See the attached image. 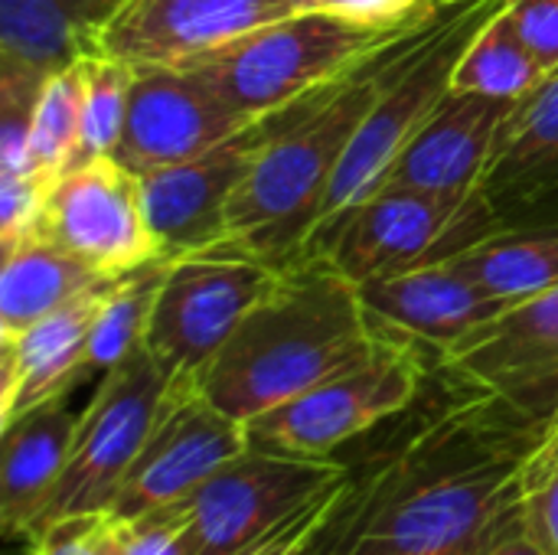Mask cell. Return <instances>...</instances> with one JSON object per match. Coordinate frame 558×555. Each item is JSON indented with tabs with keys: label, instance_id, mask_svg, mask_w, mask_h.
Listing matches in <instances>:
<instances>
[{
	"label": "cell",
	"instance_id": "obj_1",
	"mask_svg": "<svg viewBox=\"0 0 558 555\" xmlns=\"http://www.w3.org/2000/svg\"><path fill=\"white\" fill-rule=\"evenodd\" d=\"M438 373L445 399L422 393L392 445L347 461L311 555H474L523 530L520 464L546 425Z\"/></svg>",
	"mask_w": 558,
	"mask_h": 555
},
{
	"label": "cell",
	"instance_id": "obj_2",
	"mask_svg": "<svg viewBox=\"0 0 558 555\" xmlns=\"http://www.w3.org/2000/svg\"><path fill=\"white\" fill-rule=\"evenodd\" d=\"M445 7L291 114V121L258 150L235 190L226 216V242L216 252L248 255L278 272L307 258L320 206L360 124L412 49L432 33Z\"/></svg>",
	"mask_w": 558,
	"mask_h": 555
},
{
	"label": "cell",
	"instance_id": "obj_3",
	"mask_svg": "<svg viewBox=\"0 0 558 555\" xmlns=\"http://www.w3.org/2000/svg\"><path fill=\"white\" fill-rule=\"evenodd\" d=\"M376 340L360 285L311 255L278 275L196 383L222 412L252 422L350 366Z\"/></svg>",
	"mask_w": 558,
	"mask_h": 555
},
{
	"label": "cell",
	"instance_id": "obj_4",
	"mask_svg": "<svg viewBox=\"0 0 558 555\" xmlns=\"http://www.w3.org/2000/svg\"><path fill=\"white\" fill-rule=\"evenodd\" d=\"M428 16L399 29H373L337 13L307 7L235 39L232 46L186 69L199 72L242 114L265 118L307 101L311 95L340 82L383 46L425 23Z\"/></svg>",
	"mask_w": 558,
	"mask_h": 555
},
{
	"label": "cell",
	"instance_id": "obj_5",
	"mask_svg": "<svg viewBox=\"0 0 558 555\" xmlns=\"http://www.w3.org/2000/svg\"><path fill=\"white\" fill-rule=\"evenodd\" d=\"M500 3L504 0H451L432 33L412 49L399 75L389 82V88L379 95V101L360 124L347 157L340 160V170L320 206L307 258L327 245L333 229L360 203L383 190L405 144L415 137L425 118L451 95V79L461 49Z\"/></svg>",
	"mask_w": 558,
	"mask_h": 555
},
{
	"label": "cell",
	"instance_id": "obj_6",
	"mask_svg": "<svg viewBox=\"0 0 558 555\" xmlns=\"http://www.w3.org/2000/svg\"><path fill=\"white\" fill-rule=\"evenodd\" d=\"M432 366L425 347L379 327L369 353L245 422L248 442L291 458H337L343 445L399 419L425 393Z\"/></svg>",
	"mask_w": 558,
	"mask_h": 555
},
{
	"label": "cell",
	"instance_id": "obj_7",
	"mask_svg": "<svg viewBox=\"0 0 558 555\" xmlns=\"http://www.w3.org/2000/svg\"><path fill=\"white\" fill-rule=\"evenodd\" d=\"M507 216L484 190L464 196L386 186L360 203L317 252L350 281L438 265L487 239Z\"/></svg>",
	"mask_w": 558,
	"mask_h": 555
},
{
	"label": "cell",
	"instance_id": "obj_8",
	"mask_svg": "<svg viewBox=\"0 0 558 555\" xmlns=\"http://www.w3.org/2000/svg\"><path fill=\"white\" fill-rule=\"evenodd\" d=\"M340 458H291L248 445L186 500L193 555H242L347 478Z\"/></svg>",
	"mask_w": 558,
	"mask_h": 555
},
{
	"label": "cell",
	"instance_id": "obj_9",
	"mask_svg": "<svg viewBox=\"0 0 558 555\" xmlns=\"http://www.w3.org/2000/svg\"><path fill=\"white\" fill-rule=\"evenodd\" d=\"M278 275V268L235 252H203L167 262L144 347L170 379L199 376L248 311L271 291Z\"/></svg>",
	"mask_w": 558,
	"mask_h": 555
},
{
	"label": "cell",
	"instance_id": "obj_10",
	"mask_svg": "<svg viewBox=\"0 0 558 555\" xmlns=\"http://www.w3.org/2000/svg\"><path fill=\"white\" fill-rule=\"evenodd\" d=\"M167 386L170 376L147 347H137L101 376L92 402L78 412L65 474L36 530L59 517L114 507L118 491L150 435Z\"/></svg>",
	"mask_w": 558,
	"mask_h": 555
},
{
	"label": "cell",
	"instance_id": "obj_11",
	"mask_svg": "<svg viewBox=\"0 0 558 555\" xmlns=\"http://www.w3.org/2000/svg\"><path fill=\"white\" fill-rule=\"evenodd\" d=\"M248 445L245 422L222 412L199 389L196 376H173L111 514L137 517L180 504Z\"/></svg>",
	"mask_w": 558,
	"mask_h": 555
},
{
	"label": "cell",
	"instance_id": "obj_12",
	"mask_svg": "<svg viewBox=\"0 0 558 555\" xmlns=\"http://www.w3.org/2000/svg\"><path fill=\"white\" fill-rule=\"evenodd\" d=\"M301 105L304 101L252 121L199 157L141 177V200L160 258L173 262L186 255H203L216 252L226 242V216L235 190L242 186L258 150L291 121Z\"/></svg>",
	"mask_w": 558,
	"mask_h": 555
},
{
	"label": "cell",
	"instance_id": "obj_13",
	"mask_svg": "<svg viewBox=\"0 0 558 555\" xmlns=\"http://www.w3.org/2000/svg\"><path fill=\"white\" fill-rule=\"evenodd\" d=\"M39 232L101 278H121L160 258L141 200V177L114 157L82 160L59 173L49 183Z\"/></svg>",
	"mask_w": 558,
	"mask_h": 555
},
{
	"label": "cell",
	"instance_id": "obj_14",
	"mask_svg": "<svg viewBox=\"0 0 558 555\" xmlns=\"http://www.w3.org/2000/svg\"><path fill=\"white\" fill-rule=\"evenodd\" d=\"M435 366L507 402L520 415L549 425L558 415V285L517 301L497 321L438 357Z\"/></svg>",
	"mask_w": 558,
	"mask_h": 555
},
{
	"label": "cell",
	"instance_id": "obj_15",
	"mask_svg": "<svg viewBox=\"0 0 558 555\" xmlns=\"http://www.w3.org/2000/svg\"><path fill=\"white\" fill-rule=\"evenodd\" d=\"M307 10V0H121L95 49L141 65H196L235 39Z\"/></svg>",
	"mask_w": 558,
	"mask_h": 555
},
{
	"label": "cell",
	"instance_id": "obj_16",
	"mask_svg": "<svg viewBox=\"0 0 558 555\" xmlns=\"http://www.w3.org/2000/svg\"><path fill=\"white\" fill-rule=\"evenodd\" d=\"M258 118L229 105L199 72L183 65H141L128 98V118L114 160L131 173L183 164L222 144Z\"/></svg>",
	"mask_w": 558,
	"mask_h": 555
},
{
	"label": "cell",
	"instance_id": "obj_17",
	"mask_svg": "<svg viewBox=\"0 0 558 555\" xmlns=\"http://www.w3.org/2000/svg\"><path fill=\"white\" fill-rule=\"evenodd\" d=\"M360 294L373 324L415 340L435 360L513 307L451 262L369 278L360 285Z\"/></svg>",
	"mask_w": 558,
	"mask_h": 555
},
{
	"label": "cell",
	"instance_id": "obj_18",
	"mask_svg": "<svg viewBox=\"0 0 558 555\" xmlns=\"http://www.w3.org/2000/svg\"><path fill=\"white\" fill-rule=\"evenodd\" d=\"M510 108L513 101L504 98L451 92L405 144L383 190L396 186L445 196L481 190Z\"/></svg>",
	"mask_w": 558,
	"mask_h": 555
},
{
	"label": "cell",
	"instance_id": "obj_19",
	"mask_svg": "<svg viewBox=\"0 0 558 555\" xmlns=\"http://www.w3.org/2000/svg\"><path fill=\"white\" fill-rule=\"evenodd\" d=\"M105 288L108 281L20 334H0V429L36 406L69 399L88 376V337Z\"/></svg>",
	"mask_w": 558,
	"mask_h": 555
},
{
	"label": "cell",
	"instance_id": "obj_20",
	"mask_svg": "<svg viewBox=\"0 0 558 555\" xmlns=\"http://www.w3.org/2000/svg\"><path fill=\"white\" fill-rule=\"evenodd\" d=\"M75 425L78 412L56 399L0 429V527L7 540H29L36 530L65 474Z\"/></svg>",
	"mask_w": 558,
	"mask_h": 555
},
{
	"label": "cell",
	"instance_id": "obj_21",
	"mask_svg": "<svg viewBox=\"0 0 558 555\" xmlns=\"http://www.w3.org/2000/svg\"><path fill=\"white\" fill-rule=\"evenodd\" d=\"M481 190L504 216L558 200V69L513 101Z\"/></svg>",
	"mask_w": 558,
	"mask_h": 555
},
{
	"label": "cell",
	"instance_id": "obj_22",
	"mask_svg": "<svg viewBox=\"0 0 558 555\" xmlns=\"http://www.w3.org/2000/svg\"><path fill=\"white\" fill-rule=\"evenodd\" d=\"M121 0H0V59L39 75L62 72L95 49Z\"/></svg>",
	"mask_w": 558,
	"mask_h": 555
},
{
	"label": "cell",
	"instance_id": "obj_23",
	"mask_svg": "<svg viewBox=\"0 0 558 555\" xmlns=\"http://www.w3.org/2000/svg\"><path fill=\"white\" fill-rule=\"evenodd\" d=\"M490 294L517 304L558 285V203L553 216L513 213L487 239L448 258Z\"/></svg>",
	"mask_w": 558,
	"mask_h": 555
},
{
	"label": "cell",
	"instance_id": "obj_24",
	"mask_svg": "<svg viewBox=\"0 0 558 555\" xmlns=\"http://www.w3.org/2000/svg\"><path fill=\"white\" fill-rule=\"evenodd\" d=\"M92 265L56 245L49 236L33 232L3 252L0 275V334H20L39 317L65 307L85 291L105 285Z\"/></svg>",
	"mask_w": 558,
	"mask_h": 555
},
{
	"label": "cell",
	"instance_id": "obj_25",
	"mask_svg": "<svg viewBox=\"0 0 558 555\" xmlns=\"http://www.w3.org/2000/svg\"><path fill=\"white\" fill-rule=\"evenodd\" d=\"M553 72L526 46V39L510 23L504 3L474 29L468 46L458 56L451 92L490 95L504 101H520L539 88Z\"/></svg>",
	"mask_w": 558,
	"mask_h": 555
},
{
	"label": "cell",
	"instance_id": "obj_26",
	"mask_svg": "<svg viewBox=\"0 0 558 555\" xmlns=\"http://www.w3.org/2000/svg\"><path fill=\"white\" fill-rule=\"evenodd\" d=\"M167 258H157L137 272L111 278L101 304L95 311L92 337H88V376H105L111 366L128 360L137 347H144L147 321L154 311V298L163 278Z\"/></svg>",
	"mask_w": 558,
	"mask_h": 555
},
{
	"label": "cell",
	"instance_id": "obj_27",
	"mask_svg": "<svg viewBox=\"0 0 558 555\" xmlns=\"http://www.w3.org/2000/svg\"><path fill=\"white\" fill-rule=\"evenodd\" d=\"M75 69H78V82H82V150H78V164L111 157L118 141H121V131H124L134 69L114 56L98 52V49L85 52L75 62Z\"/></svg>",
	"mask_w": 558,
	"mask_h": 555
},
{
	"label": "cell",
	"instance_id": "obj_28",
	"mask_svg": "<svg viewBox=\"0 0 558 555\" xmlns=\"http://www.w3.org/2000/svg\"><path fill=\"white\" fill-rule=\"evenodd\" d=\"M33 167L46 177H59L78 164L82 150V82L78 69L69 65L43 82L29 124Z\"/></svg>",
	"mask_w": 558,
	"mask_h": 555
},
{
	"label": "cell",
	"instance_id": "obj_29",
	"mask_svg": "<svg viewBox=\"0 0 558 555\" xmlns=\"http://www.w3.org/2000/svg\"><path fill=\"white\" fill-rule=\"evenodd\" d=\"M520 517L526 536L546 555H558V415L520 464Z\"/></svg>",
	"mask_w": 558,
	"mask_h": 555
},
{
	"label": "cell",
	"instance_id": "obj_30",
	"mask_svg": "<svg viewBox=\"0 0 558 555\" xmlns=\"http://www.w3.org/2000/svg\"><path fill=\"white\" fill-rule=\"evenodd\" d=\"M26 543L29 555H124L121 520L111 510L49 520Z\"/></svg>",
	"mask_w": 558,
	"mask_h": 555
},
{
	"label": "cell",
	"instance_id": "obj_31",
	"mask_svg": "<svg viewBox=\"0 0 558 555\" xmlns=\"http://www.w3.org/2000/svg\"><path fill=\"white\" fill-rule=\"evenodd\" d=\"M49 183H52V177H46L39 170L0 177V252L13 249L16 242H23L33 232H39Z\"/></svg>",
	"mask_w": 558,
	"mask_h": 555
},
{
	"label": "cell",
	"instance_id": "obj_32",
	"mask_svg": "<svg viewBox=\"0 0 558 555\" xmlns=\"http://www.w3.org/2000/svg\"><path fill=\"white\" fill-rule=\"evenodd\" d=\"M124 555H193L186 514L180 504L144 510L137 517H118Z\"/></svg>",
	"mask_w": 558,
	"mask_h": 555
},
{
	"label": "cell",
	"instance_id": "obj_33",
	"mask_svg": "<svg viewBox=\"0 0 558 555\" xmlns=\"http://www.w3.org/2000/svg\"><path fill=\"white\" fill-rule=\"evenodd\" d=\"M445 0H311L314 10L337 13L350 23L373 29H399L428 13H435Z\"/></svg>",
	"mask_w": 558,
	"mask_h": 555
},
{
	"label": "cell",
	"instance_id": "obj_34",
	"mask_svg": "<svg viewBox=\"0 0 558 555\" xmlns=\"http://www.w3.org/2000/svg\"><path fill=\"white\" fill-rule=\"evenodd\" d=\"M347 481V478H343ZM343 481L327 491L324 497H317L311 507H304L294 520H288L281 530H275L271 536H265L258 546H252L248 553L242 555H311V546L317 540V533L324 530V523L330 520L333 514V504L343 491Z\"/></svg>",
	"mask_w": 558,
	"mask_h": 555
},
{
	"label": "cell",
	"instance_id": "obj_35",
	"mask_svg": "<svg viewBox=\"0 0 558 555\" xmlns=\"http://www.w3.org/2000/svg\"><path fill=\"white\" fill-rule=\"evenodd\" d=\"M504 10L539 62L558 69V0H504Z\"/></svg>",
	"mask_w": 558,
	"mask_h": 555
},
{
	"label": "cell",
	"instance_id": "obj_36",
	"mask_svg": "<svg viewBox=\"0 0 558 555\" xmlns=\"http://www.w3.org/2000/svg\"><path fill=\"white\" fill-rule=\"evenodd\" d=\"M474 555H546L530 536L526 530H517V533H507L494 543H487L484 550H477Z\"/></svg>",
	"mask_w": 558,
	"mask_h": 555
},
{
	"label": "cell",
	"instance_id": "obj_37",
	"mask_svg": "<svg viewBox=\"0 0 558 555\" xmlns=\"http://www.w3.org/2000/svg\"><path fill=\"white\" fill-rule=\"evenodd\" d=\"M307 7H311V0H307Z\"/></svg>",
	"mask_w": 558,
	"mask_h": 555
}]
</instances>
